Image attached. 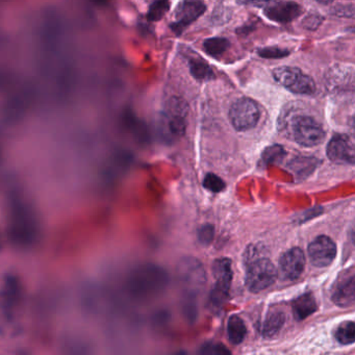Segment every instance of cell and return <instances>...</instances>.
<instances>
[{"label": "cell", "mask_w": 355, "mask_h": 355, "mask_svg": "<svg viewBox=\"0 0 355 355\" xmlns=\"http://www.w3.org/2000/svg\"><path fill=\"white\" fill-rule=\"evenodd\" d=\"M260 108L257 104L249 98H242L231 106L229 119L238 132H246L255 127L260 120Z\"/></svg>", "instance_id": "9"}, {"label": "cell", "mask_w": 355, "mask_h": 355, "mask_svg": "<svg viewBox=\"0 0 355 355\" xmlns=\"http://www.w3.org/2000/svg\"><path fill=\"white\" fill-rule=\"evenodd\" d=\"M177 279L185 293V302H196L197 294L207 282L205 269L196 258L185 257L177 266Z\"/></svg>", "instance_id": "4"}, {"label": "cell", "mask_w": 355, "mask_h": 355, "mask_svg": "<svg viewBox=\"0 0 355 355\" xmlns=\"http://www.w3.org/2000/svg\"><path fill=\"white\" fill-rule=\"evenodd\" d=\"M328 159L336 164H351L354 163V148L350 138L346 135H336L328 145Z\"/></svg>", "instance_id": "14"}, {"label": "cell", "mask_w": 355, "mask_h": 355, "mask_svg": "<svg viewBox=\"0 0 355 355\" xmlns=\"http://www.w3.org/2000/svg\"><path fill=\"white\" fill-rule=\"evenodd\" d=\"M227 334L231 344L239 345L243 342L247 334V328L243 319L238 314H233L227 322Z\"/></svg>", "instance_id": "21"}, {"label": "cell", "mask_w": 355, "mask_h": 355, "mask_svg": "<svg viewBox=\"0 0 355 355\" xmlns=\"http://www.w3.org/2000/svg\"><path fill=\"white\" fill-rule=\"evenodd\" d=\"M21 298V288L19 282L13 276H9L5 280L1 290H0V304L5 312H11L19 304Z\"/></svg>", "instance_id": "17"}, {"label": "cell", "mask_w": 355, "mask_h": 355, "mask_svg": "<svg viewBox=\"0 0 355 355\" xmlns=\"http://www.w3.org/2000/svg\"><path fill=\"white\" fill-rule=\"evenodd\" d=\"M277 279V270L270 260L261 257L248 265L245 284L252 293L267 290Z\"/></svg>", "instance_id": "5"}, {"label": "cell", "mask_w": 355, "mask_h": 355, "mask_svg": "<svg viewBox=\"0 0 355 355\" xmlns=\"http://www.w3.org/2000/svg\"><path fill=\"white\" fill-rule=\"evenodd\" d=\"M199 355H231V352L225 345L207 343L201 347Z\"/></svg>", "instance_id": "28"}, {"label": "cell", "mask_w": 355, "mask_h": 355, "mask_svg": "<svg viewBox=\"0 0 355 355\" xmlns=\"http://www.w3.org/2000/svg\"><path fill=\"white\" fill-rule=\"evenodd\" d=\"M317 310V302L314 295L310 293L304 294L296 298L293 302V314L296 320L302 321L312 316Z\"/></svg>", "instance_id": "18"}, {"label": "cell", "mask_w": 355, "mask_h": 355, "mask_svg": "<svg viewBox=\"0 0 355 355\" xmlns=\"http://www.w3.org/2000/svg\"><path fill=\"white\" fill-rule=\"evenodd\" d=\"M190 72L192 76L201 82H209L215 78V73L211 66L201 58H191L189 60Z\"/></svg>", "instance_id": "22"}, {"label": "cell", "mask_w": 355, "mask_h": 355, "mask_svg": "<svg viewBox=\"0 0 355 355\" xmlns=\"http://www.w3.org/2000/svg\"><path fill=\"white\" fill-rule=\"evenodd\" d=\"M290 134L294 141L304 147L317 146L325 138L322 125L308 116L294 117L290 121Z\"/></svg>", "instance_id": "6"}, {"label": "cell", "mask_w": 355, "mask_h": 355, "mask_svg": "<svg viewBox=\"0 0 355 355\" xmlns=\"http://www.w3.org/2000/svg\"><path fill=\"white\" fill-rule=\"evenodd\" d=\"M318 164L319 161L316 157H298L292 159L288 166L298 179H304L314 172Z\"/></svg>", "instance_id": "19"}, {"label": "cell", "mask_w": 355, "mask_h": 355, "mask_svg": "<svg viewBox=\"0 0 355 355\" xmlns=\"http://www.w3.org/2000/svg\"><path fill=\"white\" fill-rule=\"evenodd\" d=\"M336 340L341 345H352L355 341V324L353 321L342 323L336 330Z\"/></svg>", "instance_id": "24"}, {"label": "cell", "mask_w": 355, "mask_h": 355, "mask_svg": "<svg viewBox=\"0 0 355 355\" xmlns=\"http://www.w3.org/2000/svg\"><path fill=\"white\" fill-rule=\"evenodd\" d=\"M170 9V3L168 1H154L149 7L147 18L149 21H159L168 13Z\"/></svg>", "instance_id": "26"}, {"label": "cell", "mask_w": 355, "mask_h": 355, "mask_svg": "<svg viewBox=\"0 0 355 355\" xmlns=\"http://www.w3.org/2000/svg\"><path fill=\"white\" fill-rule=\"evenodd\" d=\"M168 284L165 270L154 265H143L135 269L127 278L128 293L137 299H146L161 293Z\"/></svg>", "instance_id": "3"}, {"label": "cell", "mask_w": 355, "mask_h": 355, "mask_svg": "<svg viewBox=\"0 0 355 355\" xmlns=\"http://www.w3.org/2000/svg\"><path fill=\"white\" fill-rule=\"evenodd\" d=\"M47 32L42 35V60H44L46 74L56 82V86L66 87L68 82V60L62 36L58 34V26L48 24Z\"/></svg>", "instance_id": "2"}, {"label": "cell", "mask_w": 355, "mask_h": 355, "mask_svg": "<svg viewBox=\"0 0 355 355\" xmlns=\"http://www.w3.org/2000/svg\"><path fill=\"white\" fill-rule=\"evenodd\" d=\"M323 17L319 14L312 13L306 16L302 21V25L308 30H316L322 24Z\"/></svg>", "instance_id": "31"}, {"label": "cell", "mask_w": 355, "mask_h": 355, "mask_svg": "<svg viewBox=\"0 0 355 355\" xmlns=\"http://www.w3.org/2000/svg\"><path fill=\"white\" fill-rule=\"evenodd\" d=\"M264 13L268 19L279 23H288L304 13L301 5L292 1H273L266 3Z\"/></svg>", "instance_id": "12"}, {"label": "cell", "mask_w": 355, "mask_h": 355, "mask_svg": "<svg viewBox=\"0 0 355 355\" xmlns=\"http://www.w3.org/2000/svg\"><path fill=\"white\" fill-rule=\"evenodd\" d=\"M207 10V5L201 1H183L177 5L174 13V21L170 24L171 30L181 35V32L194 21H196Z\"/></svg>", "instance_id": "11"}, {"label": "cell", "mask_w": 355, "mask_h": 355, "mask_svg": "<svg viewBox=\"0 0 355 355\" xmlns=\"http://www.w3.org/2000/svg\"><path fill=\"white\" fill-rule=\"evenodd\" d=\"M323 211V207H314V209H308V211H304L301 215L298 217V220H299L300 223H304V222L308 221V220L312 219V218H316L317 216L321 215Z\"/></svg>", "instance_id": "32"}, {"label": "cell", "mask_w": 355, "mask_h": 355, "mask_svg": "<svg viewBox=\"0 0 355 355\" xmlns=\"http://www.w3.org/2000/svg\"><path fill=\"white\" fill-rule=\"evenodd\" d=\"M284 155H286V151L284 147L280 145H272L264 151L262 161L264 165L277 164L284 159Z\"/></svg>", "instance_id": "25"}, {"label": "cell", "mask_w": 355, "mask_h": 355, "mask_svg": "<svg viewBox=\"0 0 355 355\" xmlns=\"http://www.w3.org/2000/svg\"><path fill=\"white\" fill-rule=\"evenodd\" d=\"M272 74L274 80L290 92L299 95H312L316 92L314 80L298 68L282 66L275 68Z\"/></svg>", "instance_id": "7"}, {"label": "cell", "mask_w": 355, "mask_h": 355, "mask_svg": "<svg viewBox=\"0 0 355 355\" xmlns=\"http://www.w3.org/2000/svg\"><path fill=\"white\" fill-rule=\"evenodd\" d=\"M355 278L353 272H346L339 278L332 293V301L340 308H348L354 304Z\"/></svg>", "instance_id": "16"}, {"label": "cell", "mask_w": 355, "mask_h": 355, "mask_svg": "<svg viewBox=\"0 0 355 355\" xmlns=\"http://www.w3.org/2000/svg\"><path fill=\"white\" fill-rule=\"evenodd\" d=\"M187 106L185 100L181 98H172L169 102L168 114H167V129L171 136L181 137L185 134V116Z\"/></svg>", "instance_id": "15"}, {"label": "cell", "mask_w": 355, "mask_h": 355, "mask_svg": "<svg viewBox=\"0 0 355 355\" xmlns=\"http://www.w3.org/2000/svg\"><path fill=\"white\" fill-rule=\"evenodd\" d=\"M214 236H215V227L211 224H205L201 226L197 233L199 243L205 246L209 245L213 242Z\"/></svg>", "instance_id": "30"}, {"label": "cell", "mask_w": 355, "mask_h": 355, "mask_svg": "<svg viewBox=\"0 0 355 355\" xmlns=\"http://www.w3.org/2000/svg\"><path fill=\"white\" fill-rule=\"evenodd\" d=\"M229 46H231V42L226 38H209L203 42L205 51L214 58L221 56L224 52H226V50L229 49Z\"/></svg>", "instance_id": "23"}, {"label": "cell", "mask_w": 355, "mask_h": 355, "mask_svg": "<svg viewBox=\"0 0 355 355\" xmlns=\"http://www.w3.org/2000/svg\"><path fill=\"white\" fill-rule=\"evenodd\" d=\"M308 256L316 267H328L336 256V243L328 236H319L308 246Z\"/></svg>", "instance_id": "10"}, {"label": "cell", "mask_w": 355, "mask_h": 355, "mask_svg": "<svg viewBox=\"0 0 355 355\" xmlns=\"http://www.w3.org/2000/svg\"><path fill=\"white\" fill-rule=\"evenodd\" d=\"M8 231L11 241L20 248L34 245L39 233L35 211L16 193L9 198Z\"/></svg>", "instance_id": "1"}, {"label": "cell", "mask_w": 355, "mask_h": 355, "mask_svg": "<svg viewBox=\"0 0 355 355\" xmlns=\"http://www.w3.org/2000/svg\"><path fill=\"white\" fill-rule=\"evenodd\" d=\"M203 187L209 191L213 192V193H220V192L225 190L226 185L221 177L214 174V173H209V174L205 175V179H203Z\"/></svg>", "instance_id": "27"}, {"label": "cell", "mask_w": 355, "mask_h": 355, "mask_svg": "<svg viewBox=\"0 0 355 355\" xmlns=\"http://www.w3.org/2000/svg\"><path fill=\"white\" fill-rule=\"evenodd\" d=\"M213 274L216 279L211 293V306L220 310L229 298L231 282H233V266L229 258L216 260L213 265Z\"/></svg>", "instance_id": "8"}, {"label": "cell", "mask_w": 355, "mask_h": 355, "mask_svg": "<svg viewBox=\"0 0 355 355\" xmlns=\"http://www.w3.org/2000/svg\"><path fill=\"white\" fill-rule=\"evenodd\" d=\"M258 56H262L264 58H286L290 54V51L288 49H284V48L279 47H265L258 49Z\"/></svg>", "instance_id": "29"}, {"label": "cell", "mask_w": 355, "mask_h": 355, "mask_svg": "<svg viewBox=\"0 0 355 355\" xmlns=\"http://www.w3.org/2000/svg\"><path fill=\"white\" fill-rule=\"evenodd\" d=\"M286 314L282 310H272L266 317L263 324V334L266 338H273L284 328Z\"/></svg>", "instance_id": "20"}, {"label": "cell", "mask_w": 355, "mask_h": 355, "mask_svg": "<svg viewBox=\"0 0 355 355\" xmlns=\"http://www.w3.org/2000/svg\"><path fill=\"white\" fill-rule=\"evenodd\" d=\"M306 268V256L300 248H292L282 254L279 260V269L286 279H298Z\"/></svg>", "instance_id": "13"}]
</instances>
